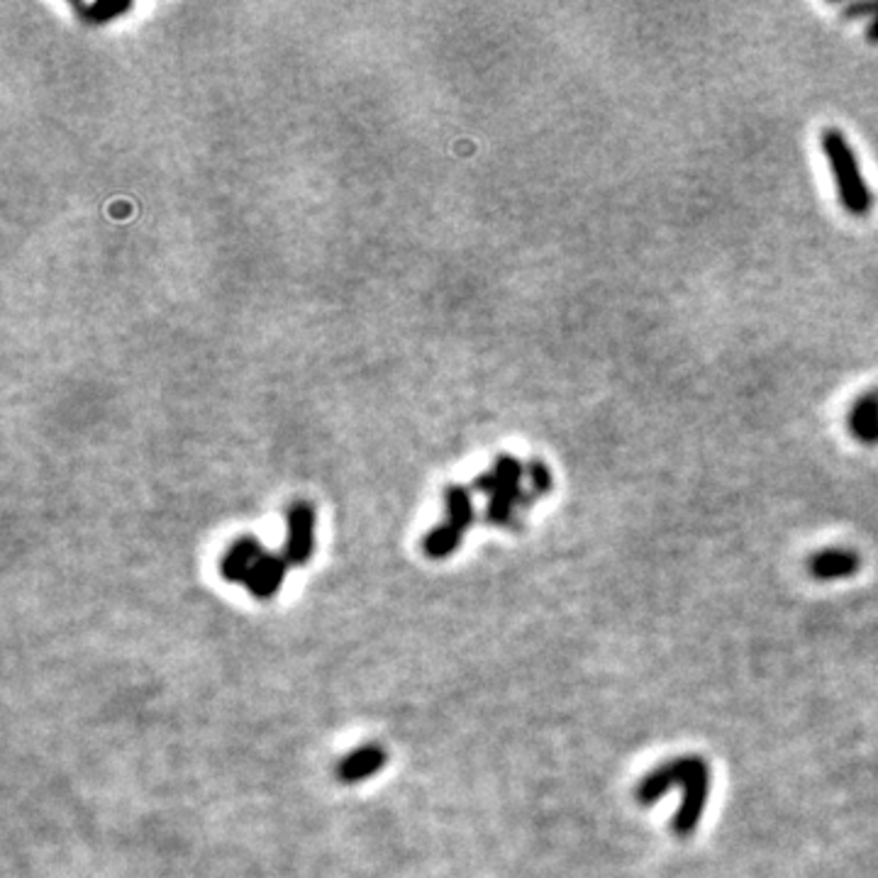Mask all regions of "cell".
<instances>
[{"label":"cell","mask_w":878,"mask_h":878,"mask_svg":"<svg viewBox=\"0 0 878 878\" xmlns=\"http://www.w3.org/2000/svg\"><path fill=\"white\" fill-rule=\"evenodd\" d=\"M677 786L683 790V800L681 810L677 812V818H673V830H677V834H681V837H686V834L698 828L703 810L708 806L711 766L705 764V759L686 756L659 764L649 776L639 781L637 800L642 806H651V802H657L661 794H667V790Z\"/></svg>","instance_id":"cell-1"},{"label":"cell","mask_w":878,"mask_h":878,"mask_svg":"<svg viewBox=\"0 0 878 878\" xmlns=\"http://www.w3.org/2000/svg\"><path fill=\"white\" fill-rule=\"evenodd\" d=\"M820 145L824 157H828L842 208L856 218L869 216L874 208V196L871 188L866 186L864 174L859 169V159H856L847 137H844L842 130L828 127V130H822L820 135Z\"/></svg>","instance_id":"cell-2"},{"label":"cell","mask_w":878,"mask_h":878,"mask_svg":"<svg viewBox=\"0 0 878 878\" xmlns=\"http://www.w3.org/2000/svg\"><path fill=\"white\" fill-rule=\"evenodd\" d=\"M524 466L512 457H498L484 476H478L476 488L488 496L486 520L498 528H512L518 510L538 498L532 490L522 488Z\"/></svg>","instance_id":"cell-3"},{"label":"cell","mask_w":878,"mask_h":878,"mask_svg":"<svg viewBox=\"0 0 878 878\" xmlns=\"http://www.w3.org/2000/svg\"><path fill=\"white\" fill-rule=\"evenodd\" d=\"M474 522V502H471V494L464 486H452L447 488L444 494V520L437 524V528L425 538V554L430 559H447L452 556L466 530Z\"/></svg>","instance_id":"cell-4"},{"label":"cell","mask_w":878,"mask_h":878,"mask_svg":"<svg viewBox=\"0 0 878 878\" xmlns=\"http://www.w3.org/2000/svg\"><path fill=\"white\" fill-rule=\"evenodd\" d=\"M315 554V508L301 500L288 508V532L284 556L288 564L303 566Z\"/></svg>","instance_id":"cell-5"},{"label":"cell","mask_w":878,"mask_h":878,"mask_svg":"<svg viewBox=\"0 0 878 878\" xmlns=\"http://www.w3.org/2000/svg\"><path fill=\"white\" fill-rule=\"evenodd\" d=\"M286 569H288V562L286 556H276V554H264L256 566L252 569V574L247 576V591L259 598V601H269L278 591H281L284 586V578H286Z\"/></svg>","instance_id":"cell-6"},{"label":"cell","mask_w":878,"mask_h":878,"mask_svg":"<svg viewBox=\"0 0 878 878\" xmlns=\"http://www.w3.org/2000/svg\"><path fill=\"white\" fill-rule=\"evenodd\" d=\"M264 554L266 552H264L259 540H254V538L238 540L222 556V562H220L222 578H224V581H230V584L247 581V576L252 574L256 562H259Z\"/></svg>","instance_id":"cell-7"},{"label":"cell","mask_w":878,"mask_h":878,"mask_svg":"<svg viewBox=\"0 0 878 878\" xmlns=\"http://www.w3.org/2000/svg\"><path fill=\"white\" fill-rule=\"evenodd\" d=\"M862 559L852 550H824L810 556L808 571L818 581H834V578H850L859 571Z\"/></svg>","instance_id":"cell-8"},{"label":"cell","mask_w":878,"mask_h":878,"mask_svg":"<svg viewBox=\"0 0 878 878\" xmlns=\"http://www.w3.org/2000/svg\"><path fill=\"white\" fill-rule=\"evenodd\" d=\"M383 766H385V752L381 747L371 744L345 756V762L337 769V776L345 781V784H359L363 778L377 776Z\"/></svg>","instance_id":"cell-9"},{"label":"cell","mask_w":878,"mask_h":878,"mask_svg":"<svg viewBox=\"0 0 878 878\" xmlns=\"http://www.w3.org/2000/svg\"><path fill=\"white\" fill-rule=\"evenodd\" d=\"M847 425H850V435L854 439L864 437L869 430L878 425V389L866 391L862 398H856L850 417H847Z\"/></svg>","instance_id":"cell-10"},{"label":"cell","mask_w":878,"mask_h":878,"mask_svg":"<svg viewBox=\"0 0 878 878\" xmlns=\"http://www.w3.org/2000/svg\"><path fill=\"white\" fill-rule=\"evenodd\" d=\"M77 10H81L83 18L89 20V23H108L111 18L125 13V10H130V3H113V0H101V3H93V5H77Z\"/></svg>","instance_id":"cell-11"},{"label":"cell","mask_w":878,"mask_h":878,"mask_svg":"<svg viewBox=\"0 0 878 878\" xmlns=\"http://www.w3.org/2000/svg\"><path fill=\"white\" fill-rule=\"evenodd\" d=\"M528 478H530V490L534 496H547L552 490V471L547 464L542 462H530L528 466Z\"/></svg>","instance_id":"cell-12"},{"label":"cell","mask_w":878,"mask_h":878,"mask_svg":"<svg viewBox=\"0 0 878 878\" xmlns=\"http://www.w3.org/2000/svg\"><path fill=\"white\" fill-rule=\"evenodd\" d=\"M876 10H878V3H850V5H844L842 8V15L847 18V20H854V18H866V15H876Z\"/></svg>","instance_id":"cell-13"},{"label":"cell","mask_w":878,"mask_h":878,"mask_svg":"<svg viewBox=\"0 0 878 878\" xmlns=\"http://www.w3.org/2000/svg\"><path fill=\"white\" fill-rule=\"evenodd\" d=\"M866 39H869V45H878V10H876V15L871 18L869 27H866Z\"/></svg>","instance_id":"cell-14"},{"label":"cell","mask_w":878,"mask_h":878,"mask_svg":"<svg viewBox=\"0 0 878 878\" xmlns=\"http://www.w3.org/2000/svg\"><path fill=\"white\" fill-rule=\"evenodd\" d=\"M859 442L862 444H878V425L874 427V430L866 432L864 437H859Z\"/></svg>","instance_id":"cell-15"}]
</instances>
